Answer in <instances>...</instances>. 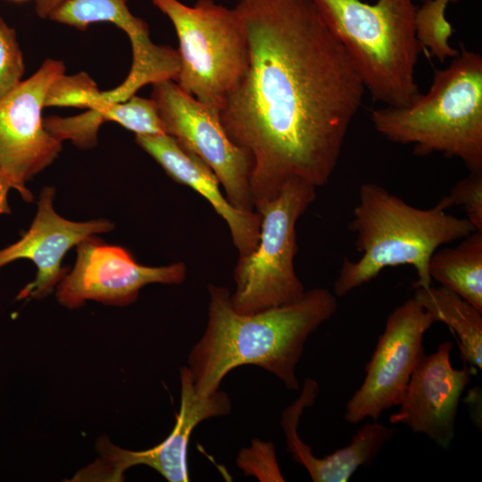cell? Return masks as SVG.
I'll return each mask as SVG.
<instances>
[{"mask_svg": "<svg viewBox=\"0 0 482 482\" xmlns=\"http://www.w3.org/2000/svg\"><path fill=\"white\" fill-rule=\"evenodd\" d=\"M0 214H1V212H0Z\"/></svg>", "mask_w": 482, "mask_h": 482, "instance_id": "4316f807", "label": "cell"}, {"mask_svg": "<svg viewBox=\"0 0 482 482\" xmlns=\"http://www.w3.org/2000/svg\"><path fill=\"white\" fill-rule=\"evenodd\" d=\"M418 1L421 2L422 4H424V3H427V2L431 1V0H418Z\"/></svg>", "mask_w": 482, "mask_h": 482, "instance_id": "484cf974", "label": "cell"}, {"mask_svg": "<svg viewBox=\"0 0 482 482\" xmlns=\"http://www.w3.org/2000/svg\"><path fill=\"white\" fill-rule=\"evenodd\" d=\"M349 229L361 256L343 260L333 286L337 297L372 280L386 268L400 265L416 270L414 287H428L432 254L477 231L466 218L451 215L437 204L429 209L414 207L373 182L360 187Z\"/></svg>", "mask_w": 482, "mask_h": 482, "instance_id": "3957f363", "label": "cell"}, {"mask_svg": "<svg viewBox=\"0 0 482 482\" xmlns=\"http://www.w3.org/2000/svg\"><path fill=\"white\" fill-rule=\"evenodd\" d=\"M9 1L15 2V3H21V2H25L27 0H9Z\"/></svg>", "mask_w": 482, "mask_h": 482, "instance_id": "d4e9b609", "label": "cell"}, {"mask_svg": "<svg viewBox=\"0 0 482 482\" xmlns=\"http://www.w3.org/2000/svg\"><path fill=\"white\" fill-rule=\"evenodd\" d=\"M151 1L170 19L179 38L176 83L219 112L249 62L246 30L237 10L213 0H198L192 6L179 0Z\"/></svg>", "mask_w": 482, "mask_h": 482, "instance_id": "8992f818", "label": "cell"}, {"mask_svg": "<svg viewBox=\"0 0 482 482\" xmlns=\"http://www.w3.org/2000/svg\"><path fill=\"white\" fill-rule=\"evenodd\" d=\"M248 67L219 111L251 162L253 206L291 179L328 183L365 87L310 0H239Z\"/></svg>", "mask_w": 482, "mask_h": 482, "instance_id": "6da1fadb", "label": "cell"}, {"mask_svg": "<svg viewBox=\"0 0 482 482\" xmlns=\"http://www.w3.org/2000/svg\"><path fill=\"white\" fill-rule=\"evenodd\" d=\"M316 189L294 179L273 199L259 204L260 237L255 249L238 258L234 269L233 309L250 314L299 301L305 293L295 270V226L316 199Z\"/></svg>", "mask_w": 482, "mask_h": 482, "instance_id": "52a82bcc", "label": "cell"}, {"mask_svg": "<svg viewBox=\"0 0 482 482\" xmlns=\"http://www.w3.org/2000/svg\"><path fill=\"white\" fill-rule=\"evenodd\" d=\"M237 462L245 475H253L260 481L285 480L271 442L253 440L251 447L240 451Z\"/></svg>", "mask_w": 482, "mask_h": 482, "instance_id": "603a6c76", "label": "cell"}, {"mask_svg": "<svg viewBox=\"0 0 482 482\" xmlns=\"http://www.w3.org/2000/svg\"><path fill=\"white\" fill-rule=\"evenodd\" d=\"M370 118L391 142L458 158L470 173H482L481 54L461 46L447 67L434 71L427 93L408 105L374 109Z\"/></svg>", "mask_w": 482, "mask_h": 482, "instance_id": "277c9868", "label": "cell"}, {"mask_svg": "<svg viewBox=\"0 0 482 482\" xmlns=\"http://www.w3.org/2000/svg\"><path fill=\"white\" fill-rule=\"evenodd\" d=\"M436 204L445 211L453 206L461 207L465 218L477 231L482 232V173H470L457 181Z\"/></svg>", "mask_w": 482, "mask_h": 482, "instance_id": "7402d4cb", "label": "cell"}, {"mask_svg": "<svg viewBox=\"0 0 482 482\" xmlns=\"http://www.w3.org/2000/svg\"><path fill=\"white\" fill-rule=\"evenodd\" d=\"M100 92L96 83L86 72L59 77L49 87L45 107H78L89 109Z\"/></svg>", "mask_w": 482, "mask_h": 482, "instance_id": "ffe728a7", "label": "cell"}, {"mask_svg": "<svg viewBox=\"0 0 482 482\" xmlns=\"http://www.w3.org/2000/svg\"><path fill=\"white\" fill-rule=\"evenodd\" d=\"M312 403V397L302 392L284 410L280 424L286 436L288 453L295 462L307 470L314 482L349 481L360 467L371 464L396 431V428L387 427L377 420L367 422L352 436L348 445L318 458L312 453V449L301 440L297 432L303 411Z\"/></svg>", "mask_w": 482, "mask_h": 482, "instance_id": "2e32d148", "label": "cell"}, {"mask_svg": "<svg viewBox=\"0 0 482 482\" xmlns=\"http://www.w3.org/2000/svg\"><path fill=\"white\" fill-rule=\"evenodd\" d=\"M63 0H35V10L40 18H48L51 12Z\"/></svg>", "mask_w": 482, "mask_h": 482, "instance_id": "cb8c5ba5", "label": "cell"}, {"mask_svg": "<svg viewBox=\"0 0 482 482\" xmlns=\"http://www.w3.org/2000/svg\"><path fill=\"white\" fill-rule=\"evenodd\" d=\"M24 71L16 32L0 17V100L21 84Z\"/></svg>", "mask_w": 482, "mask_h": 482, "instance_id": "44dd1931", "label": "cell"}, {"mask_svg": "<svg viewBox=\"0 0 482 482\" xmlns=\"http://www.w3.org/2000/svg\"><path fill=\"white\" fill-rule=\"evenodd\" d=\"M208 320L204 333L188 355L196 392L208 396L225 376L243 365L272 373L289 390H298L295 368L309 337L338 307L337 296L317 287L291 304L242 314L230 303L228 288L208 286Z\"/></svg>", "mask_w": 482, "mask_h": 482, "instance_id": "7a4b0ae2", "label": "cell"}, {"mask_svg": "<svg viewBox=\"0 0 482 482\" xmlns=\"http://www.w3.org/2000/svg\"><path fill=\"white\" fill-rule=\"evenodd\" d=\"M106 121L117 122L136 135L166 134L153 99L136 95L123 102L96 105L75 116H49L44 119V126L62 142L71 140L79 149H91L97 145L98 129Z\"/></svg>", "mask_w": 482, "mask_h": 482, "instance_id": "e0dca14e", "label": "cell"}, {"mask_svg": "<svg viewBox=\"0 0 482 482\" xmlns=\"http://www.w3.org/2000/svg\"><path fill=\"white\" fill-rule=\"evenodd\" d=\"M76 247L74 267L56 287L58 302L69 309L81 307L87 300L125 306L135 302L139 291L149 284L179 285L186 278L184 262L142 265L126 248L106 244L96 236Z\"/></svg>", "mask_w": 482, "mask_h": 482, "instance_id": "8fae6325", "label": "cell"}, {"mask_svg": "<svg viewBox=\"0 0 482 482\" xmlns=\"http://www.w3.org/2000/svg\"><path fill=\"white\" fill-rule=\"evenodd\" d=\"M431 279L482 312V232L474 231L453 247H440L428 263Z\"/></svg>", "mask_w": 482, "mask_h": 482, "instance_id": "d6986e66", "label": "cell"}, {"mask_svg": "<svg viewBox=\"0 0 482 482\" xmlns=\"http://www.w3.org/2000/svg\"><path fill=\"white\" fill-rule=\"evenodd\" d=\"M65 73L62 61L47 59L39 69L0 100V212L10 213L7 195L19 192L34 200L28 181L48 167L62 151V141L45 128L42 110L51 85Z\"/></svg>", "mask_w": 482, "mask_h": 482, "instance_id": "ba28073f", "label": "cell"}, {"mask_svg": "<svg viewBox=\"0 0 482 482\" xmlns=\"http://www.w3.org/2000/svg\"><path fill=\"white\" fill-rule=\"evenodd\" d=\"M152 86L151 98L166 134L212 170L234 207L245 212L255 211L250 192V159L229 139L219 112L186 93L171 79Z\"/></svg>", "mask_w": 482, "mask_h": 482, "instance_id": "9c48e42d", "label": "cell"}, {"mask_svg": "<svg viewBox=\"0 0 482 482\" xmlns=\"http://www.w3.org/2000/svg\"><path fill=\"white\" fill-rule=\"evenodd\" d=\"M135 139L170 179L193 188L210 203L226 221L239 257L255 249L260 237V214L234 207L221 192L212 170L200 157L168 134L136 135Z\"/></svg>", "mask_w": 482, "mask_h": 482, "instance_id": "9a60e30c", "label": "cell"}, {"mask_svg": "<svg viewBox=\"0 0 482 482\" xmlns=\"http://www.w3.org/2000/svg\"><path fill=\"white\" fill-rule=\"evenodd\" d=\"M55 191L45 187L40 193L36 216L21 238L0 250V268L19 259L32 261L35 279L26 285L17 299H41L49 295L67 274L62 266L65 254L85 238L113 229L105 219L74 221L59 215L54 208Z\"/></svg>", "mask_w": 482, "mask_h": 482, "instance_id": "5bb4252c", "label": "cell"}, {"mask_svg": "<svg viewBox=\"0 0 482 482\" xmlns=\"http://www.w3.org/2000/svg\"><path fill=\"white\" fill-rule=\"evenodd\" d=\"M343 46L371 97L388 106L420 95L415 79L422 49L414 0H310Z\"/></svg>", "mask_w": 482, "mask_h": 482, "instance_id": "5b68a950", "label": "cell"}, {"mask_svg": "<svg viewBox=\"0 0 482 482\" xmlns=\"http://www.w3.org/2000/svg\"><path fill=\"white\" fill-rule=\"evenodd\" d=\"M413 297L435 321L448 326L457 336L460 355L472 368L482 369V312L442 286L415 287Z\"/></svg>", "mask_w": 482, "mask_h": 482, "instance_id": "ac0fdd59", "label": "cell"}, {"mask_svg": "<svg viewBox=\"0 0 482 482\" xmlns=\"http://www.w3.org/2000/svg\"><path fill=\"white\" fill-rule=\"evenodd\" d=\"M231 401L227 393L218 390L204 396L198 394L187 367L180 369V407L170 436L156 446L145 451H130L101 437L96 448L99 458L79 471L71 481H122L130 467L146 465L170 482L189 480L187 453L194 428L203 420L228 415Z\"/></svg>", "mask_w": 482, "mask_h": 482, "instance_id": "7c38bea8", "label": "cell"}, {"mask_svg": "<svg viewBox=\"0 0 482 482\" xmlns=\"http://www.w3.org/2000/svg\"><path fill=\"white\" fill-rule=\"evenodd\" d=\"M435 322L414 297L392 311L365 367L364 379L346 403L344 419L348 423L378 420L399 404L425 355L424 335Z\"/></svg>", "mask_w": 482, "mask_h": 482, "instance_id": "30bf717a", "label": "cell"}, {"mask_svg": "<svg viewBox=\"0 0 482 482\" xmlns=\"http://www.w3.org/2000/svg\"><path fill=\"white\" fill-rule=\"evenodd\" d=\"M453 343L445 341L436 352L424 355L409 380L397 411L389 418L392 424L406 425L444 449L454 438L460 399L474 369L466 363L461 369L453 368Z\"/></svg>", "mask_w": 482, "mask_h": 482, "instance_id": "4fadbf2b", "label": "cell"}]
</instances>
